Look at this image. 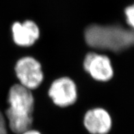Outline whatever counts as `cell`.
Masks as SVG:
<instances>
[{
  "label": "cell",
  "mask_w": 134,
  "mask_h": 134,
  "mask_svg": "<svg viewBox=\"0 0 134 134\" xmlns=\"http://www.w3.org/2000/svg\"><path fill=\"white\" fill-rule=\"evenodd\" d=\"M8 103L5 119L9 131L21 134L32 129L34 99L30 90L21 84L14 85L9 90Z\"/></svg>",
  "instance_id": "1"
},
{
  "label": "cell",
  "mask_w": 134,
  "mask_h": 134,
  "mask_svg": "<svg viewBox=\"0 0 134 134\" xmlns=\"http://www.w3.org/2000/svg\"><path fill=\"white\" fill-rule=\"evenodd\" d=\"M85 40L94 49L118 53L132 46L133 32L120 25H91L85 30Z\"/></svg>",
  "instance_id": "2"
},
{
  "label": "cell",
  "mask_w": 134,
  "mask_h": 134,
  "mask_svg": "<svg viewBox=\"0 0 134 134\" xmlns=\"http://www.w3.org/2000/svg\"><path fill=\"white\" fill-rule=\"evenodd\" d=\"M15 72L20 84L27 89H35L43 80L41 64L32 57L20 59L15 65Z\"/></svg>",
  "instance_id": "3"
},
{
  "label": "cell",
  "mask_w": 134,
  "mask_h": 134,
  "mask_svg": "<svg viewBox=\"0 0 134 134\" xmlns=\"http://www.w3.org/2000/svg\"><path fill=\"white\" fill-rule=\"evenodd\" d=\"M49 95L57 105L60 107L71 105L75 102L77 97L75 83L69 77L58 79L51 84Z\"/></svg>",
  "instance_id": "4"
},
{
  "label": "cell",
  "mask_w": 134,
  "mask_h": 134,
  "mask_svg": "<svg viewBox=\"0 0 134 134\" xmlns=\"http://www.w3.org/2000/svg\"><path fill=\"white\" fill-rule=\"evenodd\" d=\"M85 70L97 81H107L113 76V69L108 57L95 53L86 55L83 62Z\"/></svg>",
  "instance_id": "5"
},
{
  "label": "cell",
  "mask_w": 134,
  "mask_h": 134,
  "mask_svg": "<svg viewBox=\"0 0 134 134\" xmlns=\"http://www.w3.org/2000/svg\"><path fill=\"white\" fill-rule=\"evenodd\" d=\"M82 123L90 134H108L113 125L111 116L102 108H94L87 111Z\"/></svg>",
  "instance_id": "6"
},
{
  "label": "cell",
  "mask_w": 134,
  "mask_h": 134,
  "mask_svg": "<svg viewBox=\"0 0 134 134\" xmlns=\"http://www.w3.org/2000/svg\"><path fill=\"white\" fill-rule=\"evenodd\" d=\"M12 32L14 42L22 47L32 45L40 36L38 27L32 21L14 23L12 26Z\"/></svg>",
  "instance_id": "7"
},
{
  "label": "cell",
  "mask_w": 134,
  "mask_h": 134,
  "mask_svg": "<svg viewBox=\"0 0 134 134\" xmlns=\"http://www.w3.org/2000/svg\"><path fill=\"white\" fill-rule=\"evenodd\" d=\"M126 15V19H127V22L131 26L133 27L134 23V7L133 5H129L125 10Z\"/></svg>",
  "instance_id": "8"
},
{
  "label": "cell",
  "mask_w": 134,
  "mask_h": 134,
  "mask_svg": "<svg viewBox=\"0 0 134 134\" xmlns=\"http://www.w3.org/2000/svg\"><path fill=\"white\" fill-rule=\"evenodd\" d=\"M0 134H11L8 127L7 120L0 111Z\"/></svg>",
  "instance_id": "9"
},
{
  "label": "cell",
  "mask_w": 134,
  "mask_h": 134,
  "mask_svg": "<svg viewBox=\"0 0 134 134\" xmlns=\"http://www.w3.org/2000/svg\"><path fill=\"white\" fill-rule=\"evenodd\" d=\"M21 134H42V133H41L39 131L36 130V129H31L26 131H25V132L22 133Z\"/></svg>",
  "instance_id": "10"
}]
</instances>
